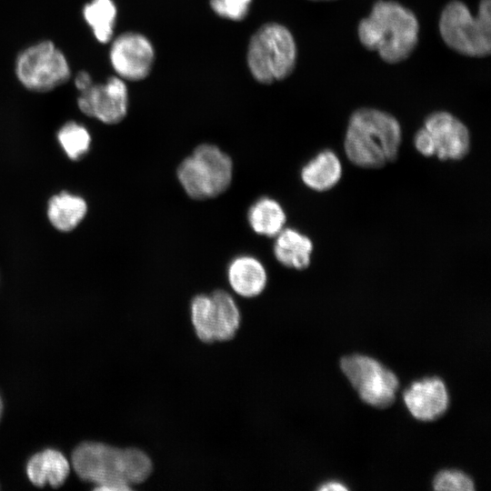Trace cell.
Returning a JSON list of instances; mask_svg holds the SVG:
<instances>
[{"label": "cell", "instance_id": "6da1fadb", "mask_svg": "<svg viewBox=\"0 0 491 491\" xmlns=\"http://www.w3.org/2000/svg\"><path fill=\"white\" fill-rule=\"evenodd\" d=\"M401 141V125L394 115L379 109L361 107L350 115L344 148L355 165L376 169L396 159Z\"/></svg>", "mask_w": 491, "mask_h": 491}, {"label": "cell", "instance_id": "7a4b0ae2", "mask_svg": "<svg viewBox=\"0 0 491 491\" xmlns=\"http://www.w3.org/2000/svg\"><path fill=\"white\" fill-rule=\"evenodd\" d=\"M360 43L376 51L386 63L406 60L418 43L419 23L416 15L398 2L377 0L357 27Z\"/></svg>", "mask_w": 491, "mask_h": 491}, {"label": "cell", "instance_id": "3957f363", "mask_svg": "<svg viewBox=\"0 0 491 491\" xmlns=\"http://www.w3.org/2000/svg\"><path fill=\"white\" fill-rule=\"evenodd\" d=\"M439 32L446 45L456 52L484 57L491 52V0H480L474 16L459 0L448 2L439 18Z\"/></svg>", "mask_w": 491, "mask_h": 491}, {"label": "cell", "instance_id": "277c9868", "mask_svg": "<svg viewBox=\"0 0 491 491\" xmlns=\"http://www.w3.org/2000/svg\"><path fill=\"white\" fill-rule=\"evenodd\" d=\"M297 56L296 41L283 25L267 23L252 35L247 49V65L253 77L269 85L294 71Z\"/></svg>", "mask_w": 491, "mask_h": 491}, {"label": "cell", "instance_id": "5b68a950", "mask_svg": "<svg viewBox=\"0 0 491 491\" xmlns=\"http://www.w3.org/2000/svg\"><path fill=\"white\" fill-rule=\"evenodd\" d=\"M233 173L229 155L211 144L196 146L176 170L182 188L195 200H206L223 194L231 185Z\"/></svg>", "mask_w": 491, "mask_h": 491}, {"label": "cell", "instance_id": "8992f818", "mask_svg": "<svg viewBox=\"0 0 491 491\" xmlns=\"http://www.w3.org/2000/svg\"><path fill=\"white\" fill-rule=\"evenodd\" d=\"M15 75L28 90L49 92L68 81L71 70L55 45L45 40L23 50L15 61Z\"/></svg>", "mask_w": 491, "mask_h": 491}, {"label": "cell", "instance_id": "52a82bcc", "mask_svg": "<svg viewBox=\"0 0 491 491\" xmlns=\"http://www.w3.org/2000/svg\"><path fill=\"white\" fill-rule=\"evenodd\" d=\"M77 476L101 490H130L123 476L122 449L98 442H85L72 454Z\"/></svg>", "mask_w": 491, "mask_h": 491}, {"label": "cell", "instance_id": "ba28073f", "mask_svg": "<svg viewBox=\"0 0 491 491\" xmlns=\"http://www.w3.org/2000/svg\"><path fill=\"white\" fill-rule=\"evenodd\" d=\"M340 366L364 402L376 407L393 403L398 388L397 377L377 360L352 355L343 357Z\"/></svg>", "mask_w": 491, "mask_h": 491}, {"label": "cell", "instance_id": "9c48e42d", "mask_svg": "<svg viewBox=\"0 0 491 491\" xmlns=\"http://www.w3.org/2000/svg\"><path fill=\"white\" fill-rule=\"evenodd\" d=\"M77 105L84 115L104 124L120 123L128 110V91L125 80L110 76L105 83H94L80 92Z\"/></svg>", "mask_w": 491, "mask_h": 491}, {"label": "cell", "instance_id": "30bf717a", "mask_svg": "<svg viewBox=\"0 0 491 491\" xmlns=\"http://www.w3.org/2000/svg\"><path fill=\"white\" fill-rule=\"evenodd\" d=\"M110 63L123 80L140 81L151 72L155 51L145 35L125 32L114 39L109 51Z\"/></svg>", "mask_w": 491, "mask_h": 491}, {"label": "cell", "instance_id": "8fae6325", "mask_svg": "<svg viewBox=\"0 0 491 491\" xmlns=\"http://www.w3.org/2000/svg\"><path fill=\"white\" fill-rule=\"evenodd\" d=\"M435 146V155L441 161L461 160L470 151V133L466 125L446 111L428 115L423 125Z\"/></svg>", "mask_w": 491, "mask_h": 491}, {"label": "cell", "instance_id": "7c38bea8", "mask_svg": "<svg viewBox=\"0 0 491 491\" xmlns=\"http://www.w3.org/2000/svg\"><path fill=\"white\" fill-rule=\"evenodd\" d=\"M404 401L414 417L432 421L441 416L448 406V394L438 377H426L412 383L404 393Z\"/></svg>", "mask_w": 491, "mask_h": 491}, {"label": "cell", "instance_id": "4fadbf2b", "mask_svg": "<svg viewBox=\"0 0 491 491\" xmlns=\"http://www.w3.org/2000/svg\"><path fill=\"white\" fill-rule=\"evenodd\" d=\"M226 278L235 294L244 298L261 295L267 285V271L255 256L242 254L233 257L226 267Z\"/></svg>", "mask_w": 491, "mask_h": 491}, {"label": "cell", "instance_id": "5bb4252c", "mask_svg": "<svg viewBox=\"0 0 491 491\" xmlns=\"http://www.w3.org/2000/svg\"><path fill=\"white\" fill-rule=\"evenodd\" d=\"M312 240L296 228L285 227L276 237L273 246L275 258L285 267L305 270L311 264Z\"/></svg>", "mask_w": 491, "mask_h": 491}, {"label": "cell", "instance_id": "9a60e30c", "mask_svg": "<svg viewBox=\"0 0 491 491\" xmlns=\"http://www.w3.org/2000/svg\"><path fill=\"white\" fill-rule=\"evenodd\" d=\"M70 464L60 451L47 448L33 455L26 464V475L36 486L46 484L53 487L60 486L67 478Z\"/></svg>", "mask_w": 491, "mask_h": 491}, {"label": "cell", "instance_id": "2e32d148", "mask_svg": "<svg viewBox=\"0 0 491 491\" xmlns=\"http://www.w3.org/2000/svg\"><path fill=\"white\" fill-rule=\"evenodd\" d=\"M341 176V162L335 152L329 149L319 152L300 171L304 185L316 192L332 189L338 184Z\"/></svg>", "mask_w": 491, "mask_h": 491}, {"label": "cell", "instance_id": "e0dca14e", "mask_svg": "<svg viewBox=\"0 0 491 491\" xmlns=\"http://www.w3.org/2000/svg\"><path fill=\"white\" fill-rule=\"evenodd\" d=\"M246 218L253 232L270 238H275L286 223V214L282 205L269 196L256 199L249 206Z\"/></svg>", "mask_w": 491, "mask_h": 491}, {"label": "cell", "instance_id": "ac0fdd59", "mask_svg": "<svg viewBox=\"0 0 491 491\" xmlns=\"http://www.w3.org/2000/svg\"><path fill=\"white\" fill-rule=\"evenodd\" d=\"M86 212L85 200L68 192L53 195L48 201V219L51 225L61 232L74 230L84 219Z\"/></svg>", "mask_w": 491, "mask_h": 491}, {"label": "cell", "instance_id": "d6986e66", "mask_svg": "<svg viewBox=\"0 0 491 491\" xmlns=\"http://www.w3.org/2000/svg\"><path fill=\"white\" fill-rule=\"evenodd\" d=\"M214 303L215 339L229 341L236 335L241 324V313L234 296L223 289L210 294Z\"/></svg>", "mask_w": 491, "mask_h": 491}, {"label": "cell", "instance_id": "ffe728a7", "mask_svg": "<svg viewBox=\"0 0 491 491\" xmlns=\"http://www.w3.org/2000/svg\"><path fill=\"white\" fill-rule=\"evenodd\" d=\"M83 15L98 42L106 44L111 41L116 19L113 0H92L84 6Z\"/></svg>", "mask_w": 491, "mask_h": 491}, {"label": "cell", "instance_id": "44dd1931", "mask_svg": "<svg viewBox=\"0 0 491 491\" xmlns=\"http://www.w3.org/2000/svg\"><path fill=\"white\" fill-rule=\"evenodd\" d=\"M190 318L195 334L200 341H215L214 303L210 294H199L193 297L190 302Z\"/></svg>", "mask_w": 491, "mask_h": 491}, {"label": "cell", "instance_id": "7402d4cb", "mask_svg": "<svg viewBox=\"0 0 491 491\" xmlns=\"http://www.w3.org/2000/svg\"><path fill=\"white\" fill-rule=\"evenodd\" d=\"M57 140L66 155L74 161L83 158L91 144L87 129L74 121L67 122L59 129Z\"/></svg>", "mask_w": 491, "mask_h": 491}, {"label": "cell", "instance_id": "603a6c76", "mask_svg": "<svg viewBox=\"0 0 491 491\" xmlns=\"http://www.w3.org/2000/svg\"><path fill=\"white\" fill-rule=\"evenodd\" d=\"M123 476L131 487L145 482L152 474L153 462L149 456L137 447L122 449Z\"/></svg>", "mask_w": 491, "mask_h": 491}, {"label": "cell", "instance_id": "cb8c5ba5", "mask_svg": "<svg viewBox=\"0 0 491 491\" xmlns=\"http://www.w3.org/2000/svg\"><path fill=\"white\" fill-rule=\"evenodd\" d=\"M436 490L472 491L475 489L472 479L459 470H443L434 479Z\"/></svg>", "mask_w": 491, "mask_h": 491}, {"label": "cell", "instance_id": "d4e9b609", "mask_svg": "<svg viewBox=\"0 0 491 491\" xmlns=\"http://www.w3.org/2000/svg\"><path fill=\"white\" fill-rule=\"evenodd\" d=\"M252 0H209L212 10L220 17L241 21L249 12Z\"/></svg>", "mask_w": 491, "mask_h": 491}, {"label": "cell", "instance_id": "484cf974", "mask_svg": "<svg viewBox=\"0 0 491 491\" xmlns=\"http://www.w3.org/2000/svg\"><path fill=\"white\" fill-rule=\"evenodd\" d=\"M414 145L416 149L424 156L430 157L435 155V146L433 140L426 131V129L422 126L414 136Z\"/></svg>", "mask_w": 491, "mask_h": 491}, {"label": "cell", "instance_id": "4316f807", "mask_svg": "<svg viewBox=\"0 0 491 491\" xmlns=\"http://www.w3.org/2000/svg\"><path fill=\"white\" fill-rule=\"evenodd\" d=\"M75 86L80 92L86 90L93 84L92 77L86 71H80L75 77Z\"/></svg>", "mask_w": 491, "mask_h": 491}, {"label": "cell", "instance_id": "83f0119b", "mask_svg": "<svg viewBox=\"0 0 491 491\" xmlns=\"http://www.w3.org/2000/svg\"><path fill=\"white\" fill-rule=\"evenodd\" d=\"M321 491H330V490H347L348 488L340 482L337 481H329L322 484L319 487Z\"/></svg>", "mask_w": 491, "mask_h": 491}, {"label": "cell", "instance_id": "f1b7e54d", "mask_svg": "<svg viewBox=\"0 0 491 491\" xmlns=\"http://www.w3.org/2000/svg\"><path fill=\"white\" fill-rule=\"evenodd\" d=\"M2 412H3V401H2V398H1V396H0V418H1V416H2Z\"/></svg>", "mask_w": 491, "mask_h": 491}, {"label": "cell", "instance_id": "f546056e", "mask_svg": "<svg viewBox=\"0 0 491 491\" xmlns=\"http://www.w3.org/2000/svg\"><path fill=\"white\" fill-rule=\"evenodd\" d=\"M313 1H329V0H313Z\"/></svg>", "mask_w": 491, "mask_h": 491}]
</instances>
